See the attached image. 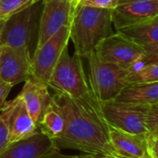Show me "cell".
<instances>
[{
	"label": "cell",
	"instance_id": "6da1fadb",
	"mask_svg": "<svg viewBox=\"0 0 158 158\" xmlns=\"http://www.w3.org/2000/svg\"><path fill=\"white\" fill-rule=\"evenodd\" d=\"M52 101L65 118V129L54 140L56 148L76 150L84 155H116L110 142L108 124L101 108L56 92Z\"/></svg>",
	"mask_w": 158,
	"mask_h": 158
},
{
	"label": "cell",
	"instance_id": "7a4b0ae2",
	"mask_svg": "<svg viewBox=\"0 0 158 158\" xmlns=\"http://www.w3.org/2000/svg\"><path fill=\"white\" fill-rule=\"evenodd\" d=\"M112 25V10L76 4L69 24L74 53L87 58L104 38L114 33Z\"/></svg>",
	"mask_w": 158,
	"mask_h": 158
},
{
	"label": "cell",
	"instance_id": "3957f363",
	"mask_svg": "<svg viewBox=\"0 0 158 158\" xmlns=\"http://www.w3.org/2000/svg\"><path fill=\"white\" fill-rule=\"evenodd\" d=\"M48 87L56 92H63L80 102L101 108L100 102L90 87L82 58L76 53L69 55L68 47L63 51L57 61Z\"/></svg>",
	"mask_w": 158,
	"mask_h": 158
},
{
	"label": "cell",
	"instance_id": "277c9868",
	"mask_svg": "<svg viewBox=\"0 0 158 158\" xmlns=\"http://www.w3.org/2000/svg\"><path fill=\"white\" fill-rule=\"evenodd\" d=\"M89 64L88 81L98 99L106 102L115 99L119 91L127 86L128 70L118 65L102 61L94 50L87 57Z\"/></svg>",
	"mask_w": 158,
	"mask_h": 158
},
{
	"label": "cell",
	"instance_id": "5b68a950",
	"mask_svg": "<svg viewBox=\"0 0 158 158\" xmlns=\"http://www.w3.org/2000/svg\"><path fill=\"white\" fill-rule=\"evenodd\" d=\"M100 104L102 115L109 126L130 133H148L146 121L151 104L123 102L115 99Z\"/></svg>",
	"mask_w": 158,
	"mask_h": 158
},
{
	"label": "cell",
	"instance_id": "8992f818",
	"mask_svg": "<svg viewBox=\"0 0 158 158\" xmlns=\"http://www.w3.org/2000/svg\"><path fill=\"white\" fill-rule=\"evenodd\" d=\"M69 41V25L59 29L31 56V78L48 86L52 73Z\"/></svg>",
	"mask_w": 158,
	"mask_h": 158
},
{
	"label": "cell",
	"instance_id": "52a82bcc",
	"mask_svg": "<svg viewBox=\"0 0 158 158\" xmlns=\"http://www.w3.org/2000/svg\"><path fill=\"white\" fill-rule=\"evenodd\" d=\"M96 56L105 62L129 69L145 54L143 48L118 32L104 38L94 48Z\"/></svg>",
	"mask_w": 158,
	"mask_h": 158
},
{
	"label": "cell",
	"instance_id": "ba28073f",
	"mask_svg": "<svg viewBox=\"0 0 158 158\" xmlns=\"http://www.w3.org/2000/svg\"><path fill=\"white\" fill-rule=\"evenodd\" d=\"M34 6H30L0 21V42L2 46L30 49L37 12Z\"/></svg>",
	"mask_w": 158,
	"mask_h": 158
},
{
	"label": "cell",
	"instance_id": "9c48e42d",
	"mask_svg": "<svg viewBox=\"0 0 158 158\" xmlns=\"http://www.w3.org/2000/svg\"><path fill=\"white\" fill-rule=\"evenodd\" d=\"M37 47L45 43L59 29L69 25L77 0H43Z\"/></svg>",
	"mask_w": 158,
	"mask_h": 158
},
{
	"label": "cell",
	"instance_id": "30bf717a",
	"mask_svg": "<svg viewBox=\"0 0 158 158\" xmlns=\"http://www.w3.org/2000/svg\"><path fill=\"white\" fill-rule=\"evenodd\" d=\"M31 75L30 49L2 46L0 48V80L12 87L25 82Z\"/></svg>",
	"mask_w": 158,
	"mask_h": 158
},
{
	"label": "cell",
	"instance_id": "8fae6325",
	"mask_svg": "<svg viewBox=\"0 0 158 158\" xmlns=\"http://www.w3.org/2000/svg\"><path fill=\"white\" fill-rule=\"evenodd\" d=\"M158 17V0H118L112 10V22L116 31Z\"/></svg>",
	"mask_w": 158,
	"mask_h": 158
},
{
	"label": "cell",
	"instance_id": "7c38bea8",
	"mask_svg": "<svg viewBox=\"0 0 158 158\" xmlns=\"http://www.w3.org/2000/svg\"><path fill=\"white\" fill-rule=\"evenodd\" d=\"M59 151L54 141L39 128L31 135L8 143L1 152L0 158H44Z\"/></svg>",
	"mask_w": 158,
	"mask_h": 158
},
{
	"label": "cell",
	"instance_id": "4fadbf2b",
	"mask_svg": "<svg viewBox=\"0 0 158 158\" xmlns=\"http://www.w3.org/2000/svg\"><path fill=\"white\" fill-rule=\"evenodd\" d=\"M109 139L116 155L125 158H151L146 134L130 133L108 125Z\"/></svg>",
	"mask_w": 158,
	"mask_h": 158
},
{
	"label": "cell",
	"instance_id": "5bb4252c",
	"mask_svg": "<svg viewBox=\"0 0 158 158\" xmlns=\"http://www.w3.org/2000/svg\"><path fill=\"white\" fill-rule=\"evenodd\" d=\"M117 32L143 48L146 55L158 57V17L120 28Z\"/></svg>",
	"mask_w": 158,
	"mask_h": 158
},
{
	"label": "cell",
	"instance_id": "9a60e30c",
	"mask_svg": "<svg viewBox=\"0 0 158 158\" xmlns=\"http://www.w3.org/2000/svg\"><path fill=\"white\" fill-rule=\"evenodd\" d=\"M19 96L24 102L34 123L38 125L39 120L52 100V96L48 91V86L30 77L25 81Z\"/></svg>",
	"mask_w": 158,
	"mask_h": 158
},
{
	"label": "cell",
	"instance_id": "2e32d148",
	"mask_svg": "<svg viewBox=\"0 0 158 158\" xmlns=\"http://www.w3.org/2000/svg\"><path fill=\"white\" fill-rule=\"evenodd\" d=\"M38 129L31 117L22 99L18 95L12 100V109L8 118V142H14L24 139Z\"/></svg>",
	"mask_w": 158,
	"mask_h": 158
},
{
	"label": "cell",
	"instance_id": "e0dca14e",
	"mask_svg": "<svg viewBox=\"0 0 158 158\" xmlns=\"http://www.w3.org/2000/svg\"><path fill=\"white\" fill-rule=\"evenodd\" d=\"M115 100L138 104L158 103V81L128 84L119 91Z\"/></svg>",
	"mask_w": 158,
	"mask_h": 158
},
{
	"label": "cell",
	"instance_id": "ac0fdd59",
	"mask_svg": "<svg viewBox=\"0 0 158 158\" xmlns=\"http://www.w3.org/2000/svg\"><path fill=\"white\" fill-rule=\"evenodd\" d=\"M37 127L53 141L63 132L65 129V118L52 100L39 120Z\"/></svg>",
	"mask_w": 158,
	"mask_h": 158
},
{
	"label": "cell",
	"instance_id": "d6986e66",
	"mask_svg": "<svg viewBox=\"0 0 158 158\" xmlns=\"http://www.w3.org/2000/svg\"><path fill=\"white\" fill-rule=\"evenodd\" d=\"M157 81L158 62L147 63L134 71H128L127 85L133 83H152Z\"/></svg>",
	"mask_w": 158,
	"mask_h": 158
},
{
	"label": "cell",
	"instance_id": "ffe728a7",
	"mask_svg": "<svg viewBox=\"0 0 158 158\" xmlns=\"http://www.w3.org/2000/svg\"><path fill=\"white\" fill-rule=\"evenodd\" d=\"M40 0H0V21H3Z\"/></svg>",
	"mask_w": 158,
	"mask_h": 158
},
{
	"label": "cell",
	"instance_id": "44dd1931",
	"mask_svg": "<svg viewBox=\"0 0 158 158\" xmlns=\"http://www.w3.org/2000/svg\"><path fill=\"white\" fill-rule=\"evenodd\" d=\"M12 109V101L6 102L0 111V152L9 143L8 142V118Z\"/></svg>",
	"mask_w": 158,
	"mask_h": 158
},
{
	"label": "cell",
	"instance_id": "7402d4cb",
	"mask_svg": "<svg viewBox=\"0 0 158 158\" xmlns=\"http://www.w3.org/2000/svg\"><path fill=\"white\" fill-rule=\"evenodd\" d=\"M118 4V0H77V5L95 8L113 10Z\"/></svg>",
	"mask_w": 158,
	"mask_h": 158
},
{
	"label": "cell",
	"instance_id": "603a6c76",
	"mask_svg": "<svg viewBox=\"0 0 158 158\" xmlns=\"http://www.w3.org/2000/svg\"><path fill=\"white\" fill-rule=\"evenodd\" d=\"M148 152L151 158H158V134H146Z\"/></svg>",
	"mask_w": 158,
	"mask_h": 158
},
{
	"label": "cell",
	"instance_id": "cb8c5ba5",
	"mask_svg": "<svg viewBox=\"0 0 158 158\" xmlns=\"http://www.w3.org/2000/svg\"><path fill=\"white\" fill-rule=\"evenodd\" d=\"M12 88L13 87L10 84L0 80V111L4 108L6 102V98Z\"/></svg>",
	"mask_w": 158,
	"mask_h": 158
},
{
	"label": "cell",
	"instance_id": "d4e9b609",
	"mask_svg": "<svg viewBox=\"0 0 158 158\" xmlns=\"http://www.w3.org/2000/svg\"><path fill=\"white\" fill-rule=\"evenodd\" d=\"M92 155H81V156H65L59 154V151H55L44 158H91Z\"/></svg>",
	"mask_w": 158,
	"mask_h": 158
},
{
	"label": "cell",
	"instance_id": "484cf974",
	"mask_svg": "<svg viewBox=\"0 0 158 158\" xmlns=\"http://www.w3.org/2000/svg\"><path fill=\"white\" fill-rule=\"evenodd\" d=\"M91 158H125L118 156V155H112V156H106V155H97V156H92Z\"/></svg>",
	"mask_w": 158,
	"mask_h": 158
},
{
	"label": "cell",
	"instance_id": "4316f807",
	"mask_svg": "<svg viewBox=\"0 0 158 158\" xmlns=\"http://www.w3.org/2000/svg\"><path fill=\"white\" fill-rule=\"evenodd\" d=\"M1 47H2V44H1V42H0V48H1Z\"/></svg>",
	"mask_w": 158,
	"mask_h": 158
}]
</instances>
